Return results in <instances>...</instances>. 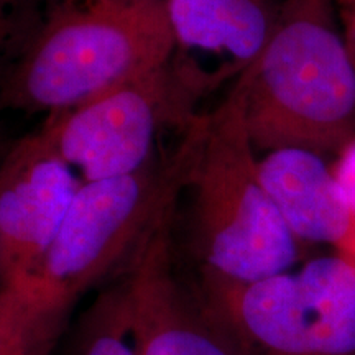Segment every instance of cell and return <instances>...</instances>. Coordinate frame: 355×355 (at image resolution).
Here are the masks:
<instances>
[{"label": "cell", "mask_w": 355, "mask_h": 355, "mask_svg": "<svg viewBox=\"0 0 355 355\" xmlns=\"http://www.w3.org/2000/svg\"><path fill=\"white\" fill-rule=\"evenodd\" d=\"M171 53L165 0H46L0 107L63 112L165 69Z\"/></svg>", "instance_id": "cell-1"}, {"label": "cell", "mask_w": 355, "mask_h": 355, "mask_svg": "<svg viewBox=\"0 0 355 355\" xmlns=\"http://www.w3.org/2000/svg\"><path fill=\"white\" fill-rule=\"evenodd\" d=\"M336 0H282L259 60L234 83L257 152L339 153L355 139V64Z\"/></svg>", "instance_id": "cell-2"}, {"label": "cell", "mask_w": 355, "mask_h": 355, "mask_svg": "<svg viewBox=\"0 0 355 355\" xmlns=\"http://www.w3.org/2000/svg\"><path fill=\"white\" fill-rule=\"evenodd\" d=\"M180 146L199 270L239 283L291 272L304 243L263 188L239 92L232 87L212 112L198 114Z\"/></svg>", "instance_id": "cell-3"}, {"label": "cell", "mask_w": 355, "mask_h": 355, "mask_svg": "<svg viewBox=\"0 0 355 355\" xmlns=\"http://www.w3.org/2000/svg\"><path fill=\"white\" fill-rule=\"evenodd\" d=\"M198 290L242 355H355V261L343 255L250 283L199 270Z\"/></svg>", "instance_id": "cell-4"}, {"label": "cell", "mask_w": 355, "mask_h": 355, "mask_svg": "<svg viewBox=\"0 0 355 355\" xmlns=\"http://www.w3.org/2000/svg\"><path fill=\"white\" fill-rule=\"evenodd\" d=\"M183 189V153L133 175L84 183L32 283L56 303L73 308L89 288L130 259L168 204ZM20 283V282H19Z\"/></svg>", "instance_id": "cell-5"}, {"label": "cell", "mask_w": 355, "mask_h": 355, "mask_svg": "<svg viewBox=\"0 0 355 355\" xmlns=\"http://www.w3.org/2000/svg\"><path fill=\"white\" fill-rule=\"evenodd\" d=\"M196 115V105L166 66L78 107L46 115L38 133L84 184L158 163L155 148L162 133L170 127L186 130Z\"/></svg>", "instance_id": "cell-6"}, {"label": "cell", "mask_w": 355, "mask_h": 355, "mask_svg": "<svg viewBox=\"0 0 355 355\" xmlns=\"http://www.w3.org/2000/svg\"><path fill=\"white\" fill-rule=\"evenodd\" d=\"M168 204L115 278L141 355H242L199 295L180 277Z\"/></svg>", "instance_id": "cell-7"}, {"label": "cell", "mask_w": 355, "mask_h": 355, "mask_svg": "<svg viewBox=\"0 0 355 355\" xmlns=\"http://www.w3.org/2000/svg\"><path fill=\"white\" fill-rule=\"evenodd\" d=\"M165 2L173 33L168 68L194 105L259 60L282 6V0Z\"/></svg>", "instance_id": "cell-8"}, {"label": "cell", "mask_w": 355, "mask_h": 355, "mask_svg": "<svg viewBox=\"0 0 355 355\" xmlns=\"http://www.w3.org/2000/svg\"><path fill=\"white\" fill-rule=\"evenodd\" d=\"M83 183L38 130L10 145L0 165V283L37 272Z\"/></svg>", "instance_id": "cell-9"}, {"label": "cell", "mask_w": 355, "mask_h": 355, "mask_svg": "<svg viewBox=\"0 0 355 355\" xmlns=\"http://www.w3.org/2000/svg\"><path fill=\"white\" fill-rule=\"evenodd\" d=\"M260 178L291 232L304 245L329 243L347 257L354 222L340 186L322 155L303 148H279L259 162Z\"/></svg>", "instance_id": "cell-10"}, {"label": "cell", "mask_w": 355, "mask_h": 355, "mask_svg": "<svg viewBox=\"0 0 355 355\" xmlns=\"http://www.w3.org/2000/svg\"><path fill=\"white\" fill-rule=\"evenodd\" d=\"M71 309L28 282L2 285L0 355H53Z\"/></svg>", "instance_id": "cell-11"}, {"label": "cell", "mask_w": 355, "mask_h": 355, "mask_svg": "<svg viewBox=\"0 0 355 355\" xmlns=\"http://www.w3.org/2000/svg\"><path fill=\"white\" fill-rule=\"evenodd\" d=\"M69 355H141L117 279L83 314Z\"/></svg>", "instance_id": "cell-12"}, {"label": "cell", "mask_w": 355, "mask_h": 355, "mask_svg": "<svg viewBox=\"0 0 355 355\" xmlns=\"http://www.w3.org/2000/svg\"><path fill=\"white\" fill-rule=\"evenodd\" d=\"M43 12L40 0H0V84L37 32Z\"/></svg>", "instance_id": "cell-13"}, {"label": "cell", "mask_w": 355, "mask_h": 355, "mask_svg": "<svg viewBox=\"0 0 355 355\" xmlns=\"http://www.w3.org/2000/svg\"><path fill=\"white\" fill-rule=\"evenodd\" d=\"M331 170L337 184L340 186V191H343L345 201H347L350 216H352L354 241L349 255L345 259L355 261V139L350 140L347 145H344L343 150L337 153V159Z\"/></svg>", "instance_id": "cell-14"}, {"label": "cell", "mask_w": 355, "mask_h": 355, "mask_svg": "<svg viewBox=\"0 0 355 355\" xmlns=\"http://www.w3.org/2000/svg\"><path fill=\"white\" fill-rule=\"evenodd\" d=\"M336 7L339 8L345 25V43L355 64V0H336Z\"/></svg>", "instance_id": "cell-15"}, {"label": "cell", "mask_w": 355, "mask_h": 355, "mask_svg": "<svg viewBox=\"0 0 355 355\" xmlns=\"http://www.w3.org/2000/svg\"><path fill=\"white\" fill-rule=\"evenodd\" d=\"M10 145H12V144H7V141L3 140L2 137H0V165H2V162H3V157H6L7 150L10 148Z\"/></svg>", "instance_id": "cell-16"}, {"label": "cell", "mask_w": 355, "mask_h": 355, "mask_svg": "<svg viewBox=\"0 0 355 355\" xmlns=\"http://www.w3.org/2000/svg\"><path fill=\"white\" fill-rule=\"evenodd\" d=\"M277 2H279V0H277Z\"/></svg>", "instance_id": "cell-17"}]
</instances>
